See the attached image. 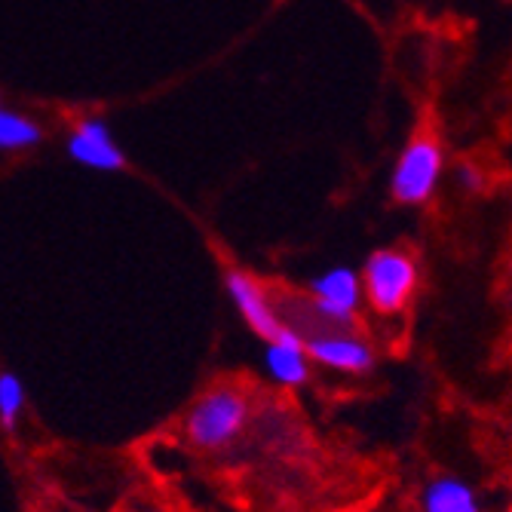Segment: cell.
Listing matches in <instances>:
<instances>
[{
  "label": "cell",
  "mask_w": 512,
  "mask_h": 512,
  "mask_svg": "<svg viewBox=\"0 0 512 512\" xmlns=\"http://www.w3.org/2000/svg\"><path fill=\"white\" fill-rule=\"evenodd\" d=\"M68 154L77 163L89 169H102V172H114L123 166V154L114 142L111 129L102 120H80L68 138Z\"/></svg>",
  "instance_id": "52a82bcc"
},
{
  "label": "cell",
  "mask_w": 512,
  "mask_h": 512,
  "mask_svg": "<svg viewBox=\"0 0 512 512\" xmlns=\"http://www.w3.org/2000/svg\"><path fill=\"white\" fill-rule=\"evenodd\" d=\"M460 178H463V184H467V188L479 184V175H476V169H470V166H460Z\"/></svg>",
  "instance_id": "7c38bea8"
},
{
  "label": "cell",
  "mask_w": 512,
  "mask_h": 512,
  "mask_svg": "<svg viewBox=\"0 0 512 512\" xmlns=\"http://www.w3.org/2000/svg\"><path fill=\"white\" fill-rule=\"evenodd\" d=\"M40 142V126L16 111L0 108V151H22Z\"/></svg>",
  "instance_id": "30bf717a"
},
{
  "label": "cell",
  "mask_w": 512,
  "mask_h": 512,
  "mask_svg": "<svg viewBox=\"0 0 512 512\" xmlns=\"http://www.w3.org/2000/svg\"><path fill=\"white\" fill-rule=\"evenodd\" d=\"M304 350L313 362L335 371H350V375H362L375 362L371 347L347 332H316L304 341Z\"/></svg>",
  "instance_id": "5b68a950"
},
{
  "label": "cell",
  "mask_w": 512,
  "mask_h": 512,
  "mask_svg": "<svg viewBox=\"0 0 512 512\" xmlns=\"http://www.w3.org/2000/svg\"><path fill=\"white\" fill-rule=\"evenodd\" d=\"M227 295L234 298L240 316L249 322V329L255 335H261L264 341H270L279 329H283V322H279V313L273 310L267 292L261 289V283H255V279L249 273H230L227 276Z\"/></svg>",
  "instance_id": "8992f818"
},
{
  "label": "cell",
  "mask_w": 512,
  "mask_h": 512,
  "mask_svg": "<svg viewBox=\"0 0 512 512\" xmlns=\"http://www.w3.org/2000/svg\"><path fill=\"white\" fill-rule=\"evenodd\" d=\"M264 365L270 371V378L283 387H298L310 375V356L304 350V338L292 329H279L264 350Z\"/></svg>",
  "instance_id": "ba28073f"
},
{
  "label": "cell",
  "mask_w": 512,
  "mask_h": 512,
  "mask_svg": "<svg viewBox=\"0 0 512 512\" xmlns=\"http://www.w3.org/2000/svg\"><path fill=\"white\" fill-rule=\"evenodd\" d=\"M362 295L378 313H399L417 289V264L411 255L396 249H381L365 261Z\"/></svg>",
  "instance_id": "6da1fadb"
},
{
  "label": "cell",
  "mask_w": 512,
  "mask_h": 512,
  "mask_svg": "<svg viewBox=\"0 0 512 512\" xmlns=\"http://www.w3.org/2000/svg\"><path fill=\"white\" fill-rule=\"evenodd\" d=\"M310 295H313L316 316L329 319L335 325H347V322H353V316L359 310L362 283L350 267H335V270L313 279Z\"/></svg>",
  "instance_id": "277c9868"
},
{
  "label": "cell",
  "mask_w": 512,
  "mask_h": 512,
  "mask_svg": "<svg viewBox=\"0 0 512 512\" xmlns=\"http://www.w3.org/2000/svg\"><path fill=\"white\" fill-rule=\"evenodd\" d=\"M442 166H445V160H442V148L436 138H430V135L411 138L393 169V178H390L393 197L405 206L427 203L439 188Z\"/></svg>",
  "instance_id": "3957f363"
},
{
  "label": "cell",
  "mask_w": 512,
  "mask_h": 512,
  "mask_svg": "<svg viewBox=\"0 0 512 512\" xmlns=\"http://www.w3.org/2000/svg\"><path fill=\"white\" fill-rule=\"evenodd\" d=\"M22 405H25L22 381L16 375H10V371H4V375H0V424H4L7 430L16 427Z\"/></svg>",
  "instance_id": "8fae6325"
},
{
  "label": "cell",
  "mask_w": 512,
  "mask_h": 512,
  "mask_svg": "<svg viewBox=\"0 0 512 512\" xmlns=\"http://www.w3.org/2000/svg\"><path fill=\"white\" fill-rule=\"evenodd\" d=\"M424 512H479L476 491L454 476H442L424 491Z\"/></svg>",
  "instance_id": "9c48e42d"
},
{
  "label": "cell",
  "mask_w": 512,
  "mask_h": 512,
  "mask_svg": "<svg viewBox=\"0 0 512 512\" xmlns=\"http://www.w3.org/2000/svg\"><path fill=\"white\" fill-rule=\"evenodd\" d=\"M249 417V402L240 390L218 387L206 393L188 414V436L200 448H224L230 445Z\"/></svg>",
  "instance_id": "7a4b0ae2"
}]
</instances>
